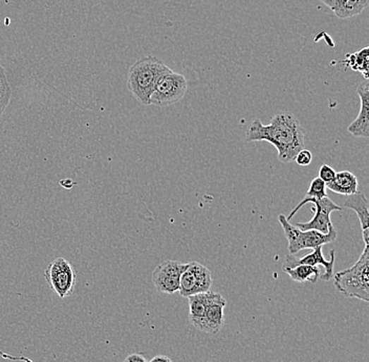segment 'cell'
<instances>
[{"mask_svg": "<svg viewBox=\"0 0 369 362\" xmlns=\"http://www.w3.org/2000/svg\"><path fill=\"white\" fill-rule=\"evenodd\" d=\"M320 1L325 4V6H329L334 12V14L338 17L347 0H320Z\"/></svg>", "mask_w": 369, "mask_h": 362, "instance_id": "cell-23", "label": "cell"}, {"mask_svg": "<svg viewBox=\"0 0 369 362\" xmlns=\"http://www.w3.org/2000/svg\"><path fill=\"white\" fill-rule=\"evenodd\" d=\"M369 4V0H347L339 14L340 19H349L361 14Z\"/></svg>", "mask_w": 369, "mask_h": 362, "instance_id": "cell-19", "label": "cell"}, {"mask_svg": "<svg viewBox=\"0 0 369 362\" xmlns=\"http://www.w3.org/2000/svg\"><path fill=\"white\" fill-rule=\"evenodd\" d=\"M323 246L315 247L313 253L306 254L303 258H296L294 254H288L284 261V267L286 268H292L297 265H310V266H317L319 265L323 266L325 273H323L321 279L327 282L334 277V251H331V260L327 261L322 253Z\"/></svg>", "mask_w": 369, "mask_h": 362, "instance_id": "cell-10", "label": "cell"}, {"mask_svg": "<svg viewBox=\"0 0 369 362\" xmlns=\"http://www.w3.org/2000/svg\"><path fill=\"white\" fill-rule=\"evenodd\" d=\"M368 46H364L357 53L347 54L346 60L343 61V63L346 64L355 72L361 73L364 79L368 80Z\"/></svg>", "mask_w": 369, "mask_h": 362, "instance_id": "cell-17", "label": "cell"}, {"mask_svg": "<svg viewBox=\"0 0 369 362\" xmlns=\"http://www.w3.org/2000/svg\"><path fill=\"white\" fill-rule=\"evenodd\" d=\"M47 285L60 299H66L74 293L77 283V273L66 258H56L49 263L44 271Z\"/></svg>", "mask_w": 369, "mask_h": 362, "instance_id": "cell-7", "label": "cell"}, {"mask_svg": "<svg viewBox=\"0 0 369 362\" xmlns=\"http://www.w3.org/2000/svg\"><path fill=\"white\" fill-rule=\"evenodd\" d=\"M362 237H363L364 243L365 245L369 244V228L368 230H362Z\"/></svg>", "mask_w": 369, "mask_h": 362, "instance_id": "cell-26", "label": "cell"}, {"mask_svg": "<svg viewBox=\"0 0 369 362\" xmlns=\"http://www.w3.org/2000/svg\"><path fill=\"white\" fill-rule=\"evenodd\" d=\"M278 220L282 224L284 236L288 240L290 254H298L303 249H314L315 247L323 246V245L334 242L338 237V232L334 226L331 228L329 234H321L314 230H299L297 226L286 219V215L280 214Z\"/></svg>", "mask_w": 369, "mask_h": 362, "instance_id": "cell-4", "label": "cell"}, {"mask_svg": "<svg viewBox=\"0 0 369 362\" xmlns=\"http://www.w3.org/2000/svg\"><path fill=\"white\" fill-rule=\"evenodd\" d=\"M308 204H313L315 206L314 217L308 222H297L296 226L301 230H314L321 232V234H329L331 228L334 227L331 220L332 213L336 212V211H342V208L339 206L338 204H334V202H332V200L329 199V196L322 198V199L304 198L301 202L297 204V206H295V208L291 211L286 219L290 221V220L294 217L296 213H297L302 206Z\"/></svg>", "mask_w": 369, "mask_h": 362, "instance_id": "cell-6", "label": "cell"}, {"mask_svg": "<svg viewBox=\"0 0 369 362\" xmlns=\"http://www.w3.org/2000/svg\"><path fill=\"white\" fill-rule=\"evenodd\" d=\"M334 285L339 292L347 297L369 301V249L365 245L359 260L343 271L334 275Z\"/></svg>", "mask_w": 369, "mask_h": 362, "instance_id": "cell-3", "label": "cell"}, {"mask_svg": "<svg viewBox=\"0 0 369 362\" xmlns=\"http://www.w3.org/2000/svg\"><path fill=\"white\" fill-rule=\"evenodd\" d=\"M212 282L210 270L206 266L198 262H190L181 277L179 292L183 297L208 292L211 289Z\"/></svg>", "mask_w": 369, "mask_h": 362, "instance_id": "cell-9", "label": "cell"}, {"mask_svg": "<svg viewBox=\"0 0 369 362\" xmlns=\"http://www.w3.org/2000/svg\"><path fill=\"white\" fill-rule=\"evenodd\" d=\"M248 142H267L278 151L282 163L294 161L299 151L306 148L304 128L294 114L289 111L276 113L269 125H263L256 118L246 133Z\"/></svg>", "mask_w": 369, "mask_h": 362, "instance_id": "cell-1", "label": "cell"}, {"mask_svg": "<svg viewBox=\"0 0 369 362\" xmlns=\"http://www.w3.org/2000/svg\"><path fill=\"white\" fill-rule=\"evenodd\" d=\"M211 290L208 292L198 293L187 297L189 299L190 323L198 330H202L207 306L210 301Z\"/></svg>", "mask_w": 369, "mask_h": 362, "instance_id": "cell-13", "label": "cell"}, {"mask_svg": "<svg viewBox=\"0 0 369 362\" xmlns=\"http://www.w3.org/2000/svg\"><path fill=\"white\" fill-rule=\"evenodd\" d=\"M170 68L155 56H145L131 66L127 75V87L133 96L145 106H150V98L157 80Z\"/></svg>", "mask_w": 369, "mask_h": 362, "instance_id": "cell-2", "label": "cell"}, {"mask_svg": "<svg viewBox=\"0 0 369 362\" xmlns=\"http://www.w3.org/2000/svg\"><path fill=\"white\" fill-rule=\"evenodd\" d=\"M358 96L361 101L359 116L349 125V132L356 137H369V81L365 80L357 88Z\"/></svg>", "mask_w": 369, "mask_h": 362, "instance_id": "cell-12", "label": "cell"}, {"mask_svg": "<svg viewBox=\"0 0 369 362\" xmlns=\"http://www.w3.org/2000/svg\"><path fill=\"white\" fill-rule=\"evenodd\" d=\"M226 301L219 293L211 291L210 301L207 306L202 330L204 333L215 334L221 331L224 323V310Z\"/></svg>", "mask_w": 369, "mask_h": 362, "instance_id": "cell-11", "label": "cell"}, {"mask_svg": "<svg viewBox=\"0 0 369 362\" xmlns=\"http://www.w3.org/2000/svg\"><path fill=\"white\" fill-rule=\"evenodd\" d=\"M282 270L291 277L294 282L304 283V282H312L313 284L317 283L320 277V269L317 266L310 265H297L292 268L282 267Z\"/></svg>", "mask_w": 369, "mask_h": 362, "instance_id": "cell-16", "label": "cell"}, {"mask_svg": "<svg viewBox=\"0 0 369 362\" xmlns=\"http://www.w3.org/2000/svg\"><path fill=\"white\" fill-rule=\"evenodd\" d=\"M187 267L188 263L172 260L157 265L151 277L155 289L166 294H174L180 290L181 277Z\"/></svg>", "mask_w": 369, "mask_h": 362, "instance_id": "cell-8", "label": "cell"}, {"mask_svg": "<svg viewBox=\"0 0 369 362\" xmlns=\"http://www.w3.org/2000/svg\"><path fill=\"white\" fill-rule=\"evenodd\" d=\"M327 183L319 177L314 178L310 181V187L306 192V198L310 199H322L327 197Z\"/></svg>", "mask_w": 369, "mask_h": 362, "instance_id": "cell-20", "label": "cell"}, {"mask_svg": "<svg viewBox=\"0 0 369 362\" xmlns=\"http://www.w3.org/2000/svg\"><path fill=\"white\" fill-rule=\"evenodd\" d=\"M294 161L300 167H306V166L310 165V163H312V152L308 150V149H302V150L299 151L298 154L296 155Z\"/></svg>", "mask_w": 369, "mask_h": 362, "instance_id": "cell-21", "label": "cell"}, {"mask_svg": "<svg viewBox=\"0 0 369 362\" xmlns=\"http://www.w3.org/2000/svg\"><path fill=\"white\" fill-rule=\"evenodd\" d=\"M336 176V171L329 165H322L319 169V176L320 180L325 181V183H329L334 180Z\"/></svg>", "mask_w": 369, "mask_h": 362, "instance_id": "cell-22", "label": "cell"}, {"mask_svg": "<svg viewBox=\"0 0 369 362\" xmlns=\"http://www.w3.org/2000/svg\"><path fill=\"white\" fill-rule=\"evenodd\" d=\"M124 362H147L143 355L131 354L128 355Z\"/></svg>", "mask_w": 369, "mask_h": 362, "instance_id": "cell-24", "label": "cell"}, {"mask_svg": "<svg viewBox=\"0 0 369 362\" xmlns=\"http://www.w3.org/2000/svg\"><path fill=\"white\" fill-rule=\"evenodd\" d=\"M12 94V88L8 83L6 70H4V66L0 64V116L8 108Z\"/></svg>", "mask_w": 369, "mask_h": 362, "instance_id": "cell-18", "label": "cell"}, {"mask_svg": "<svg viewBox=\"0 0 369 362\" xmlns=\"http://www.w3.org/2000/svg\"><path fill=\"white\" fill-rule=\"evenodd\" d=\"M358 178L349 171L336 172L331 182L327 183V189L340 195L351 196L358 192Z\"/></svg>", "mask_w": 369, "mask_h": 362, "instance_id": "cell-14", "label": "cell"}, {"mask_svg": "<svg viewBox=\"0 0 369 362\" xmlns=\"http://www.w3.org/2000/svg\"><path fill=\"white\" fill-rule=\"evenodd\" d=\"M149 362H172V361L167 356H155Z\"/></svg>", "mask_w": 369, "mask_h": 362, "instance_id": "cell-25", "label": "cell"}, {"mask_svg": "<svg viewBox=\"0 0 369 362\" xmlns=\"http://www.w3.org/2000/svg\"><path fill=\"white\" fill-rule=\"evenodd\" d=\"M344 208L355 211L360 223H361L362 230L369 228V202L365 194L357 193L347 196V199L344 202Z\"/></svg>", "mask_w": 369, "mask_h": 362, "instance_id": "cell-15", "label": "cell"}, {"mask_svg": "<svg viewBox=\"0 0 369 362\" xmlns=\"http://www.w3.org/2000/svg\"><path fill=\"white\" fill-rule=\"evenodd\" d=\"M188 89L187 79L179 73L168 70L161 75L155 84L150 98L153 106H172L184 99Z\"/></svg>", "mask_w": 369, "mask_h": 362, "instance_id": "cell-5", "label": "cell"}]
</instances>
